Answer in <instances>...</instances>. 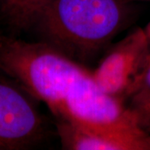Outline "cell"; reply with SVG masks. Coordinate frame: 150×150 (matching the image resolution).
I'll use <instances>...</instances> for the list:
<instances>
[{
  "mask_svg": "<svg viewBox=\"0 0 150 150\" xmlns=\"http://www.w3.org/2000/svg\"><path fill=\"white\" fill-rule=\"evenodd\" d=\"M59 120L58 132L68 149L150 150V133L133 108L125 117L111 123Z\"/></svg>",
  "mask_w": 150,
  "mask_h": 150,
  "instance_id": "cell-3",
  "label": "cell"
},
{
  "mask_svg": "<svg viewBox=\"0 0 150 150\" xmlns=\"http://www.w3.org/2000/svg\"><path fill=\"white\" fill-rule=\"evenodd\" d=\"M123 96L131 99L132 108L139 107L150 99V45Z\"/></svg>",
  "mask_w": 150,
  "mask_h": 150,
  "instance_id": "cell-7",
  "label": "cell"
},
{
  "mask_svg": "<svg viewBox=\"0 0 150 150\" xmlns=\"http://www.w3.org/2000/svg\"><path fill=\"white\" fill-rule=\"evenodd\" d=\"M144 29L138 28L108 54L93 74L99 88L118 98L125 93L149 48Z\"/></svg>",
  "mask_w": 150,
  "mask_h": 150,
  "instance_id": "cell-5",
  "label": "cell"
},
{
  "mask_svg": "<svg viewBox=\"0 0 150 150\" xmlns=\"http://www.w3.org/2000/svg\"><path fill=\"white\" fill-rule=\"evenodd\" d=\"M48 0H0V15L13 31L32 27L38 13Z\"/></svg>",
  "mask_w": 150,
  "mask_h": 150,
  "instance_id": "cell-6",
  "label": "cell"
},
{
  "mask_svg": "<svg viewBox=\"0 0 150 150\" xmlns=\"http://www.w3.org/2000/svg\"><path fill=\"white\" fill-rule=\"evenodd\" d=\"M144 29V32L145 33H146L148 38H149V40L150 41V22L147 24V26H146Z\"/></svg>",
  "mask_w": 150,
  "mask_h": 150,
  "instance_id": "cell-9",
  "label": "cell"
},
{
  "mask_svg": "<svg viewBox=\"0 0 150 150\" xmlns=\"http://www.w3.org/2000/svg\"><path fill=\"white\" fill-rule=\"evenodd\" d=\"M129 3L132 2H150V0H127Z\"/></svg>",
  "mask_w": 150,
  "mask_h": 150,
  "instance_id": "cell-10",
  "label": "cell"
},
{
  "mask_svg": "<svg viewBox=\"0 0 150 150\" xmlns=\"http://www.w3.org/2000/svg\"><path fill=\"white\" fill-rule=\"evenodd\" d=\"M0 73L45 103L59 119L111 123L131 111L102 91L89 72L45 42L0 36Z\"/></svg>",
  "mask_w": 150,
  "mask_h": 150,
  "instance_id": "cell-1",
  "label": "cell"
},
{
  "mask_svg": "<svg viewBox=\"0 0 150 150\" xmlns=\"http://www.w3.org/2000/svg\"><path fill=\"white\" fill-rule=\"evenodd\" d=\"M9 79L0 77V150L33 149L47 136L45 121L33 97Z\"/></svg>",
  "mask_w": 150,
  "mask_h": 150,
  "instance_id": "cell-4",
  "label": "cell"
},
{
  "mask_svg": "<svg viewBox=\"0 0 150 150\" xmlns=\"http://www.w3.org/2000/svg\"><path fill=\"white\" fill-rule=\"evenodd\" d=\"M139 114L140 122L143 127L147 129L150 126V99L144 103L140 106L133 108Z\"/></svg>",
  "mask_w": 150,
  "mask_h": 150,
  "instance_id": "cell-8",
  "label": "cell"
},
{
  "mask_svg": "<svg viewBox=\"0 0 150 150\" xmlns=\"http://www.w3.org/2000/svg\"><path fill=\"white\" fill-rule=\"evenodd\" d=\"M127 0H48L35 17L45 43L74 61H88L123 26Z\"/></svg>",
  "mask_w": 150,
  "mask_h": 150,
  "instance_id": "cell-2",
  "label": "cell"
}]
</instances>
